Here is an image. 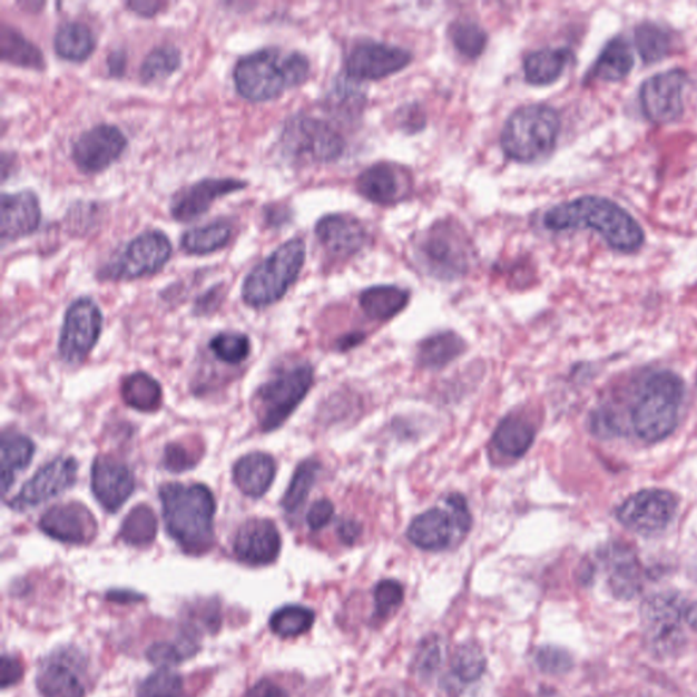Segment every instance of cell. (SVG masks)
<instances>
[{"label": "cell", "instance_id": "cell-1", "mask_svg": "<svg viewBox=\"0 0 697 697\" xmlns=\"http://www.w3.org/2000/svg\"><path fill=\"white\" fill-rule=\"evenodd\" d=\"M543 225L549 230L592 229L620 253H636L645 244L640 224L615 200L585 195L565 202L546 213Z\"/></svg>", "mask_w": 697, "mask_h": 697}, {"label": "cell", "instance_id": "cell-2", "mask_svg": "<svg viewBox=\"0 0 697 697\" xmlns=\"http://www.w3.org/2000/svg\"><path fill=\"white\" fill-rule=\"evenodd\" d=\"M310 60L297 51H284L277 47L244 55L234 69L237 94L253 102L277 99L287 89L307 81Z\"/></svg>", "mask_w": 697, "mask_h": 697}, {"label": "cell", "instance_id": "cell-3", "mask_svg": "<svg viewBox=\"0 0 697 697\" xmlns=\"http://www.w3.org/2000/svg\"><path fill=\"white\" fill-rule=\"evenodd\" d=\"M163 516L170 537L188 554L209 552L214 542L216 500L202 484H167L160 489Z\"/></svg>", "mask_w": 697, "mask_h": 697}, {"label": "cell", "instance_id": "cell-4", "mask_svg": "<svg viewBox=\"0 0 697 697\" xmlns=\"http://www.w3.org/2000/svg\"><path fill=\"white\" fill-rule=\"evenodd\" d=\"M683 379L670 371L647 379L632 409L636 435L648 443L662 442L675 432L684 401Z\"/></svg>", "mask_w": 697, "mask_h": 697}, {"label": "cell", "instance_id": "cell-5", "mask_svg": "<svg viewBox=\"0 0 697 697\" xmlns=\"http://www.w3.org/2000/svg\"><path fill=\"white\" fill-rule=\"evenodd\" d=\"M560 128V116L552 107L534 104L519 108L507 120L501 132V148L513 161H541L552 155Z\"/></svg>", "mask_w": 697, "mask_h": 697}, {"label": "cell", "instance_id": "cell-6", "mask_svg": "<svg viewBox=\"0 0 697 697\" xmlns=\"http://www.w3.org/2000/svg\"><path fill=\"white\" fill-rule=\"evenodd\" d=\"M307 247L303 238H291L275 248L247 274L242 287L244 303L254 308L279 302L296 283L304 266Z\"/></svg>", "mask_w": 697, "mask_h": 697}, {"label": "cell", "instance_id": "cell-7", "mask_svg": "<svg viewBox=\"0 0 697 697\" xmlns=\"http://www.w3.org/2000/svg\"><path fill=\"white\" fill-rule=\"evenodd\" d=\"M414 254L420 266L432 277L451 281L469 271L473 248L454 223L440 222L420 235Z\"/></svg>", "mask_w": 697, "mask_h": 697}, {"label": "cell", "instance_id": "cell-8", "mask_svg": "<svg viewBox=\"0 0 697 697\" xmlns=\"http://www.w3.org/2000/svg\"><path fill=\"white\" fill-rule=\"evenodd\" d=\"M314 383V370L308 364L292 366L262 384L253 406L263 432H273L291 418Z\"/></svg>", "mask_w": 697, "mask_h": 697}, {"label": "cell", "instance_id": "cell-9", "mask_svg": "<svg viewBox=\"0 0 697 697\" xmlns=\"http://www.w3.org/2000/svg\"><path fill=\"white\" fill-rule=\"evenodd\" d=\"M279 143L284 155L298 163H333L345 150L344 138L332 125L305 115L286 120Z\"/></svg>", "mask_w": 697, "mask_h": 697}, {"label": "cell", "instance_id": "cell-10", "mask_svg": "<svg viewBox=\"0 0 697 697\" xmlns=\"http://www.w3.org/2000/svg\"><path fill=\"white\" fill-rule=\"evenodd\" d=\"M173 255V244L164 232L145 230L128 242L120 253L101 267L99 277L131 281L160 272Z\"/></svg>", "mask_w": 697, "mask_h": 697}, {"label": "cell", "instance_id": "cell-11", "mask_svg": "<svg viewBox=\"0 0 697 697\" xmlns=\"http://www.w3.org/2000/svg\"><path fill=\"white\" fill-rule=\"evenodd\" d=\"M683 599L670 592L652 596L641 605V626L648 648L659 657L675 656L684 646Z\"/></svg>", "mask_w": 697, "mask_h": 697}, {"label": "cell", "instance_id": "cell-12", "mask_svg": "<svg viewBox=\"0 0 697 697\" xmlns=\"http://www.w3.org/2000/svg\"><path fill=\"white\" fill-rule=\"evenodd\" d=\"M102 314L94 300H76L66 311L59 352L67 364H81L100 338Z\"/></svg>", "mask_w": 697, "mask_h": 697}, {"label": "cell", "instance_id": "cell-13", "mask_svg": "<svg viewBox=\"0 0 697 697\" xmlns=\"http://www.w3.org/2000/svg\"><path fill=\"white\" fill-rule=\"evenodd\" d=\"M676 511L675 494L665 489H645L624 501L616 516L634 533L654 536L668 528Z\"/></svg>", "mask_w": 697, "mask_h": 697}, {"label": "cell", "instance_id": "cell-14", "mask_svg": "<svg viewBox=\"0 0 697 697\" xmlns=\"http://www.w3.org/2000/svg\"><path fill=\"white\" fill-rule=\"evenodd\" d=\"M688 75L683 69H671L647 78L639 90L641 111L652 124L669 125L684 114V89Z\"/></svg>", "mask_w": 697, "mask_h": 697}, {"label": "cell", "instance_id": "cell-15", "mask_svg": "<svg viewBox=\"0 0 697 697\" xmlns=\"http://www.w3.org/2000/svg\"><path fill=\"white\" fill-rule=\"evenodd\" d=\"M127 148V138L119 127L100 124L79 134L71 146L72 161L84 174L102 173Z\"/></svg>", "mask_w": 697, "mask_h": 697}, {"label": "cell", "instance_id": "cell-16", "mask_svg": "<svg viewBox=\"0 0 697 697\" xmlns=\"http://www.w3.org/2000/svg\"><path fill=\"white\" fill-rule=\"evenodd\" d=\"M411 62L412 53L401 47L364 41L348 53L346 75L357 81H376L406 69Z\"/></svg>", "mask_w": 697, "mask_h": 697}, {"label": "cell", "instance_id": "cell-17", "mask_svg": "<svg viewBox=\"0 0 697 697\" xmlns=\"http://www.w3.org/2000/svg\"><path fill=\"white\" fill-rule=\"evenodd\" d=\"M78 463L75 458L60 457L46 464L10 501V509L26 511L58 497L75 485Z\"/></svg>", "mask_w": 697, "mask_h": 697}, {"label": "cell", "instance_id": "cell-18", "mask_svg": "<svg viewBox=\"0 0 697 697\" xmlns=\"http://www.w3.org/2000/svg\"><path fill=\"white\" fill-rule=\"evenodd\" d=\"M247 186V181L235 177H206L174 195L169 206L170 216L179 223L194 222L209 212L214 202Z\"/></svg>", "mask_w": 697, "mask_h": 697}, {"label": "cell", "instance_id": "cell-19", "mask_svg": "<svg viewBox=\"0 0 697 697\" xmlns=\"http://www.w3.org/2000/svg\"><path fill=\"white\" fill-rule=\"evenodd\" d=\"M40 529L60 542L87 543L97 533V522L82 503L59 504L48 510L40 519Z\"/></svg>", "mask_w": 697, "mask_h": 697}, {"label": "cell", "instance_id": "cell-20", "mask_svg": "<svg viewBox=\"0 0 697 697\" xmlns=\"http://www.w3.org/2000/svg\"><path fill=\"white\" fill-rule=\"evenodd\" d=\"M136 480L125 463L112 457L96 458L91 468V489L97 501L109 512H116L131 497Z\"/></svg>", "mask_w": 697, "mask_h": 697}, {"label": "cell", "instance_id": "cell-21", "mask_svg": "<svg viewBox=\"0 0 697 697\" xmlns=\"http://www.w3.org/2000/svg\"><path fill=\"white\" fill-rule=\"evenodd\" d=\"M234 552L238 560L249 566L272 565L281 552L277 526L268 519H249L237 531Z\"/></svg>", "mask_w": 697, "mask_h": 697}, {"label": "cell", "instance_id": "cell-22", "mask_svg": "<svg viewBox=\"0 0 697 697\" xmlns=\"http://www.w3.org/2000/svg\"><path fill=\"white\" fill-rule=\"evenodd\" d=\"M0 237L3 243L16 242L38 230L41 209L38 195L30 189L2 194L0 199Z\"/></svg>", "mask_w": 697, "mask_h": 697}, {"label": "cell", "instance_id": "cell-23", "mask_svg": "<svg viewBox=\"0 0 697 697\" xmlns=\"http://www.w3.org/2000/svg\"><path fill=\"white\" fill-rule=\"evenodd\" d=\"M357 192L377 205H394L408 197L409 175L399 165L379 163L365 169L356 181Z\"/></svg>", "mask_w": 697, "mask_h": 697}, {"label": "cell", "instance_id": "cell-24", "mask_svg": "<svg viewBox=\"0 0 697 697\" xmlns=\"http://www.w3.org/2000/svg\"><path fill=\"white\" fill-rule=\"evenodd\" d=\"M315 234L323 248L335 258H351L360 253L366 243V230L363 224L344 214H330L320 219Z\"/></svg>", "mask_w": 697, "mask_h": 697}, {"label": "cell", "instance_id": "cell-25", "mask_svg": "<svg viewBox=\"0 0 697 697\" xmlns=\"http://www.w3.org/2000/svg\"><path fill=\"white\" fill-rule=\"evenodd\" d=\"M38 688L45 697H84L87 693L81 669L71 654H53L41 665Z\"/></svg>", "mask_w": 697, "mask_h": 697}, {"label": "cell", "instance_id": "cell-26", "mask_svg": "<svg viewBox=\"0 0 697 697\" xmlns=\"http://www.w3.org/2000/svg\"><path fill=\"white\" fill-rule=\"evenodd\" d=\"M603 560L613 596L621 599L638 596L644 583V573L634 550L622 546L609 547L605 550Z\"/></svg>", "mask_w": 697, "mask_h": 697}, {"label": "cell", "instance_id": "cell-27", "mask_svg": "<svg viewBox=\"0 0 697 697\" xmlns=\"http://www.w3.org/2000/svg\"><path fill=\"white\" fill-rule=\"evenodd\" d=\"M455 529L450 512L432 509L413 519L408 538L420 549L443 550L451 546Z\"/></svg>", "mask_w": 697, "mask_h": 697}, {"label": "cell", "instance_id": "cell-28", "mask_svg": "<svg viewBox=\"0 0 697 697\" xmlns=\"http://www.w3.org/2000/svg\"><path fill=\"white\" fill-rule=\"evenodd\" d=\"M277 467L273 457L263 452L244 455L234 467V480L246 497L259 499L271 489Z\"/></svg>", "mask_w": 697, "mask_h": 697}, {"label": "cell", "instance_id": "cell-29", "mask_svg": "<svg viewBox=\"0 0 697 697\" xmlns=\"http://www.w3.org/2000/svg\"><path fill=\"white\" fill-rule=\"evenodd\" d=\"M568 48H543L526 57L523 70L526 81L534 87H548L562 76L572 60Z\"/></svg>", "mask_w": 697, "mask_h": 697}, {"label": "cell", "instance_id": "cell-30", "mask_svg": "<svg viewBox=\"0 0 697 697\" xmlns=\"http://www.w3.org/2000/svg\"><path fill=\"white\" fill-rule=\"evenodd\" d=\"M96 48V36L87 23L65 21L53 36V50L69 62H84Z\"/></svg>", "mask_w": 697, "mask_h": 697}, {"label": "cell", "instance_id": "cell-31", "mask_svg": "<svg viewBox=\"0 0 697 697\" xmlns=\"http://www.w3.org/2000/svg\"><path fill=\"white\" fill-rule=\"evenodd\" d=\"M409 297V292L399 286H372L360 295V307L371 320L384 322L399 315L406 307Z\"/></svg>", "mask_w": 697, "mask_h": 697}, {"label": "cell", "instance_id": "cell-32", "mask_svg": "<svg viewBox=\"0 0 697 697\" xmlns=\"http://www.w3.org/2000/svg\"><path fill=\"white\" fill-rule=\"evenodd\" d=\"M634 69L631 47L622 38L611 39L592 66L590 77L605 82H619Z\"/></svg>", "mask_w": 697, "mask_h": 697}, {"label": "cell", "instance_id": "cell-33", "mask_svg": "<svg viewBox=\"0 0 697 697\" xmlns=\"http://www.w3.org/2000/svg\"><path fill=\"white\" fill-rule=\"evenodd\" d=\"M232 232L234 226L229 219H214L209 224L185 232L180 238V247L189 255L212 254L229 243Z\"/></svg>", "mask_w": 697, "mask_h": 697}, {"label": "cell", "instance_id": "cell-34", "mask_svg": "<svg viewBox=\"0 0 697 697\" xmlns=\"http://www.w3.org/2000/svg\"><path fill=\"white\" fill-rule=\"evenodd\" d=\"M0 55L4 62L27 69L42 70L46 67L40 48L4 22L0 27Z\"/></svg>", "mask_w": 697, "mask_h": 697}, {"label": "cell", "instance_id": "cell-35", "mask_svg": "<svg viewBox=\"0 0 697 697\" xmlns=\"http://www.w3.org/2000/svg\"><path fill=\"white\" fill-rule=\"evenodd\" d=\"M534 439V426L528 420L519 415H509L494 431L493 444L503 455L521 458L533 445Z\"/></svg>", "mask_w": 697, "mask_h": 697}, {"label": "cell", "instance_id": "cell-36", "mask_svg": "<svg viewBox=\"0 0 697 697\" xmlns=\"http://www.w3.org/2000/svg\"><path fill=\"white\" fill-rule=\"evenodd\" d=\"M467 348L462 336L444 332L421 342L418 352V363L426 370H440L454 362Z\"/></svg>", "mask_w": 697, "mask_h": 697}, {"label": "cell", "instance_id": "cell-37", "mask_svg": "<svg viewBox=\"0 0 697 697\" xmlns=\"http://www.w3.org/2000/svg\"><path fill=\"white\" fill-rule=\"evenodd\" d=\"M121 396L128 406L139 412H155L163 403L160 384L148 374L137 372L121 383Z\"/></svg>", "mask_w": 697, "mask_h": 697}, {"label": "cell", "instance_id": "cell-38", "mask_svg": "<svg viewBox=\"0 0 697 697\" xmlns=\"http://www.w3.org/2000/svg\"><path fill=\"white\" fill-rule=\"evenodd\" d=\"M35 455L32 440L22 435H6L2 440V485L3 493L13 487L16 474L29 467Z\"/></svg>", "mask_w": 697, "mask_h": 697}, {"label": "cell", "instance_id": "cell-39", "mask_svg": "<svg viewBox=\"0 0 697 697\" xmlns=\"http://www.w3.org/2000/svg\"><path fill=\"white\" fill-rule=\"evenodd\" d=\"M635 46L645 63H657L671 50L670 32L657 22H641L635 28Z\"/></svg>", "mask_w": 697, "mask_h": 697}, {"label": "cell", "instance_id": "cell-40", "mask_svg": "<svg viewBox=\"0 0 697 697\" xmlns=\"http://www.w3.org/2000/svg\"><path fill=\"white\" fill-rule=\"evenodd\" d=\"M181 65V52L174 45H161L153 48L146 55L143 65L139 67V78L144 84H156L164 81L179 69Z\"/></svg>", "mask_w": 697, "mask_h": 697}, {"label": "cell", "instance_id": "cell-41", "mask_svg": "<svg viewBox=\"0 0 697 697\" xmlns=\"http://www.w3.org/2000/svg\"><path fill=\"white\" fill-rule=\"evenodd\" d=\"M157 536V518L149 505H137L125 519L120 538L127 546L148 547Z\"/></svg>", "mask_w": 697, "mask_h": 697}, {"label": "cell", "instance_id": "cell-42", "mask_svg": "<svg viewBox=\"0 0 697 697\" xmlns=\"http://www.w3.org/2000/svg\"><path fill=\"white\" fill-rule=\"evenodd\" d=\"M320 472L321 463L315 460H307L298 464L292 477L289 488L286 489L284 499L281 501L286 513H296L302 509Z\"/></svg>", "mask_w": 697, "mask_h": 697}, {"label": "cell", "instance_id": "cell-43", "mask_svg": "<svg viewBox=\"0 0 697 697\" xmlns=\"http://www.w3.org/2000/svg\"><path fill=\"white\" fill-rule=\"evenodd\" d=\"M314 621V611L298 607V605H289L275 611L271 619V628L281 638H295V636L308 632Z\"/></svg>", "mask_w": 697, "mask_h": 697}, {"label": "cell", "instance_id": "cell-44", "mask_svg": "<svg viewBox=\"0 0 697 697\" xmlns=\"http://www.w3.org/2000/svg\"><path fill=\"white\" fill-rule=\"evenodd\" d=\"M450 39L457 51L469 59L479 58L487 47V33L479 23L457 21L450 27Z\"/></svg>", "mask_w": 697, "mask_h": 697}, {"label": "cell", "instance_id": "cell-45", "mask_svg": "<svg viewBox=\"0 0 697 697\" xmlns=\"http://www.w3.org/2000/svg\"><path fill=\"white\" fill-rule=\"evenodd\" d=\"M452 673L463 683H474L484 675L487 659L481 647L475 644H464L457 648L451 660Z\"/></svg>", "mask_w": 697, "mask_h": 697}, {"label": "cell", "instance_id": "cell-46", "mask_svg": "<svg viewBox=\"0 0 697 697\" xmlns=\"http://www.w3.org/2000/svg\"><path fill=\"white\" fill-rule=\"evenodd\" d=\"M210 348L222 362L237 365L248 357L251 345L247 335L223 333L214 336Z\"/></svg>", "mask_w": 697, "mask_h": 697}, {"label": "cell", "instance_id": "cell-47", "mask_svg": "<svg viewBox=\"0 0 697 697\" xmlns=\"http://www.w3.org/2000/svg\"><path fill=\"white\" fill-rule=\"evenodd\" d=\"M185 683L176 673L160 670L140 684L138 697H183Z\"/></svg>", "mask_w": 697, "mask_h": 697}, {"label": "cell", "instance_id": "cell-48", "mask_svg": "<svg viewBox=\"0 0 697 697\" xmlns=\"http://www.w3.org/2000/svg\"><path fill=\"white\" fill-rule=\"evenodd\" d=\"M197 651L198 647L195 645V641L186 638L176 641V644L165 641V644L153 645L149 647V650L146 651V657H148L151 664L173 666L193 657Z\"/></svg>", "mask_w": 697, "mask_h": 697}, {"label": "cell", "instance_id": "cell-49", "mask_svg": "<svg viewBox=\"0 0 697 697\" xmlns=\"http://www.w3.org/2000/svg\"><path fill=\"white\" fill-rule=\"evenodd\" d=\"M403 601V587L396 580H382L375 587L376 616L386 619Z\"/></svg>", "mask_w": 697, "mask_h": 697}, {"label": "cell", "instance_id": "cell-50", "mask_svg": "<svg viewBox=\"0 0 697 697\" xmlns=\"http://www.w3.org/2000/svg\"><path fill=\"white\" fill-rule=\"evenodd\" d=\"M536 662L543 673L554 676L565 675L573 665L570 654L556 646L541 647L537 652Z\"/></svg>", "mask_w": 697, "mask_h": 697}, {"label": "cell", "instance_id": "cell-51", "mask_svg": "<svg viewBox=\"0 0 697 697\" xmlns=\"http://www.w3.org/2000/svg\"><path fill=\"white\" fill-rule=\"evenodd\" d=\"M442 644H440L435 636L428 638L423 641V645H421L418 654V660H415L419 675L421 677H431L433 673L439 669L440 664H442Z\"/></svg>", "mask_w": 697, "mask_h": 697}, {"label": "cell", "instance_id": "cell-52", "mask_svg": "<svg viewBox=\"0 0 697 697\" xmlns=\"http://www.w3.org/2000/svg\"><path fill=\"white\" fill-rule=\"evenodd\" d=\"M199 461L194 450H189L185 444H168L164 452V467L170 472L181 473L193 469Z\"/></svg>", "mask_w": 697, "mask_h": 697}, {"label": "cell", "instance_id": "cell-53", "mask_svg": "<svg viewBox=\"0 0 697 697\" xmlns=\"http://www.w3.org/2000/svg\"><path fill=\"white\" fill-rule=\"evenodd\" d=\"M448 503L449 512L454 521L455 528L461 534H467L470 528H472V513L469 511L467 499L460 493H452L445 500Z\"/></svg>", "mask_w": 697, "mask_h": 697}, {"label": "cell", "instance_id": "cell-54", "mask_svg": "<svg viewBox=\"0 0 697 697\" xmlns=\"http://www.w3.org/2000/svg\"><path fill=\"white\" fill-rule=\"evenodd\" d=\"M333 516L334 505L332 501L327 499L317 500L311 505L307 513V523L312 530H321L332 521Z\"/></svg>", "mask_w": 697, "mask_h": 697}, {"label": "cell", "instance_id": "cell-55", "mask_svg": "<svg viewBox=\"0 0 697 697\" xmlns=\"http://www.w3.org/2000/svg\"><path fill=\"white\" fill-rule=\"evenodd\" d=\"M22 673L23 669L20 660H17L13 657L3 656L2 664H0V676H2L0 685H2V688L13 687V685L21 680Z\"/></svg>", "mask_w": 697, "mask_h": 697}, {"label": "cell", "instance_id": "cell-56", "mask_svg": "<svg viewBox=\"0 0 697 697\" xmlns=\"http://www.w3.org/2000/svg\"><path fill=\"white\" fill-rule=\"evenodd\" d=\"M248 697H289L283 687L272 680L259 681L249 690Z\"/></svg>", "mask_w": 697, "mask_h": 697}, {"label": "cell", "instance_id": "cell-57", "mask_svg": "<svg viewBox=\"0 0 697 697\" xmlns=\"http://www.w3.org/2000/svg\"><path fill=\"white\" fill-rule=\"evenodd\" d=\"M126 8L130 9L132 13H136L140 17H153L165 8V3L156 2V0H137V2H127Z\"/></svg>", "mask_w": 697, "mask_h": 697}, {"label": "cell", "instance_id": "cell-58", "mask_svg": "<svg viewBox=\"0 0 697 697\" xmlns=\"http://www.w3.org/2000/svg\"><path fill=\"white\" fill-rule=\"evenodd\" d=\"M362 524L357 521H353V519H346V521H342L338 526V536L341 541L346 543V546H353V543L359 540V537L362 536Z\"/></svg>", "mask_w": 697, "mask_h": 697}, {"label": "cell", "instance_id": "cell-59", "mask_svg": "<svg viewBox=\"0 0 697 697\" xmlns=\"http://www.w3.org/2000/svg\"><path fill=\"white\" fill-rule=\"evenodd\" d=\"M107 67L109 75L118 77L124 76L126 69V52L116 50L108 53Z\"/></svg>", "mask_w": 697, "mask_h": 697}, {"label": "cell", "instance_id": "cell-60", "mask_svg": "<svg viewBox=\"0 0 697 697\" xmlns=\"http://www.w3.org/2000/svg\"><path fill=\"white\" fill-rule=\"evenodd\" d=\"M363 340L364 335L359 333L342 336V338L338 341L340 351H347V348L356 346Z\"/></svg>", "mask_w": 697, "mask_h": 697}, {"label": "cell", "instance_id": "cell-61", "mask_svg": "<svg viewBox=\"0 0 697 697\" xmlns=\"http://www.w3.org/2000/svg\"><path fill=\"white\" fill-rule=\"evenodd\" d=\"M684 617L688 626L697 631V602H694L693 605H689L688 608H685Z\"/></svg>", "mask_w": 697, "mask_h": 697}]
</instances>
